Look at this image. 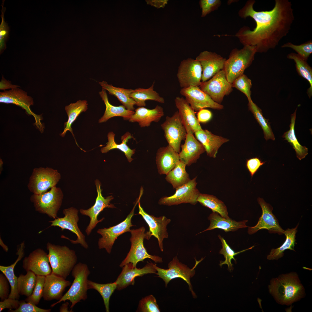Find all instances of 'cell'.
<instances>
[{
  "mask_svg": "<svg viewBox=\"0 0 312 312\" xmlns=\"http://www.w3.org/2000/svg\"><path fill=\"white\" fill-rule=\"evenodd\" d=\"M180 94L185 97V99L196 112L205 108L220 110L223 106L214 101L199 86H190L181 88Z\"/></svg>",
  "mask_w": 312,
  "mask_h": 312,
  "instance_id": "obj_18",
  "label": "cell"
},
{
  "mask_svg": "<svg viewBox=\"0 0 312 312\" xmlns=\"http://www.w3.org/2000/svg\"><path fill=\"white\" fill-rule=\"evenodd\" d=\"M130 232L131 235L130 239L131 244V248L126 257L120 264V267L122 268L126 264L130 263L133 266L136 267L138 262H144L146 258L151 259L155 263L163 262L161 257L148 254L144 246V239H149L152 236L149 231L145 233V229L142 226L137 229L131 230Z\"/></svg>",
  "mask_w": 312,
  "mask_h": 312,
  "instance_id": "obj_6",
  "label": "cell"
},
{
  "mask_svg": "<svg viewBox=\"0 0 312 312\" xmlns=\"http://www.w3.org/2000/svg\"><path fill=\"white\" fill-rule=\"evenodd\" d=\"M137 311L141 312H160L156 299L152 295L142 298L140 300Z\"/></svg>",
  "mask_w": 312,
  "mask_h": 312,
  "instance_id": "obj_49",
  "label": "cell"
},
{
  "mask_svg": "<svg viewBox=\"0 0 312 312\" xmlns=\"http://www.w3.org/2000/svg\"><path fill=\"white\" fill-rule=\"evenodd\" d=\"M180 160L179 153L169 145L160 148L157 151L156 158L159 173L167 174Z\"/></svg>",
  "mask_w": 312,
  "mask_h": 312,
  "instance_id": "obj_27",
  "label": "cell"
},
{
  "mask_svg": "<svg viewBox=\"0 0 312 312\" xmlns=\"http://www.w3.org/2000/svg\"><path fill=\"white\" fill-rule=\"evenodd\" d=\"M142 195L140 194L139 197L132 210L123 221L115 226L108 228L99 229L97 231V233L102 236L99 239L98 242L99 249L105 248L108 253L110 254L115 241L117 237L125 233L130 232V227L133 226L131 223V218L134 214L135 207L140 201Z\"/></svg>",
  "mask_w": 312,
  "mask_h": 312,
  "instance_id": "obj_11",
  "label": "cell"
},
{
  "mask_svg": "<svg viewBox=\"0 0 312 312\" xmlns=\"http://www.w3.org/2000/svg\"><path fill=\"white\" fill-rule=\"evenodd\" d=\"M63 197L61 189L55 186L49 192L33 194L30 200L36 211L55 219L57 218V212L61 205Z\"/></svg>",
  "mask_w": 312,
  "mask_h": 312,
  "instance_id": "obj_8",
  "label": "cell"
},
{
  "mask_svg": "<svg viewBox=\"0 0 312 312\" xmlns=\"http://www.w3.org/2000/svg\"><path fill=\"white\" fill-rule=\"evenodd\" d=\"M154 83L148 88H138L131 93L130 97L134 101L135 105L139 107H145V101L147 100H153L161 103H165L164 99L154 90Z\"/></svg>",
  "mask_w": 312,
  "mask_h": 312,
  "instance_id": "obj_36",
  "label": "cell"
},
{
  "mask_svg": "<svg viewBox=\"0 0 312 312\" xmlns=\"http://www.w3.org/2000/svg\"><path fill=\"white\" fill-rule=\"evenodd\" d=\"M99 83L103 89L108 92L109 94L116 96L127 109L134 111L135 102L129 96L130 94L134 90L115 87L112 84H108L107 82L104 81L99 82Z\"/></svg>",
  "mask_w": 312,
  "mask_h": 312,
  "instance_id": "obj_34",
  "label": "cell"
},
{
  "mask_svg": "<svg viewBox=\"0 0 312 312\" xmlns=\"http://www.w3.org/2000/svg\"><path fill=\"white\" fill-rule=\"evenodd\" d=\"M269 293L276 302L290 305L304 297V289L295 272L282 274L272 279L268 285Z\"/></svg>",
  "mask_w": 312,
  "mask_h": 312,
  "instance_id": "obj_2",
  "label": "cell"
},
{
  "mask_svg": "<svg viewBox=\"0 0 312 312\" xmlns=\"http://www.w3.org/2000/svg\"><path fill=\"white\" fill-rule=\"evenodd\" d=\"M69 303L68 302H65L60 307L59 311L60 312H69L68 310V306Z\"/></svg>",
  "mask_w": 312,
  "mask_h": 312,
  "instance_id": "obj_59",
  "label": "cell"
},
{
  "mask_svg": "<svg viewBox=\"0 0 312 312\" xmlns=\"http://www.w3.org/2000/svg\"><path fill=\"white\" fill-rule=\"evenodd\" d=\"M298 224L296 226L291 229H287L285 231L284 234L286 237V240L283 244L276 249L273 248L269 254L267 256V259L269 260H277L284 255V252L287 249L295 251L294 247L296 242V235L297 231Z\"/></svg>",
  "mask_w": 312,
  "mask_h": 312,
  "instance_id": "obj_38",
  "label": "cell"
},
{
  "mask_svg": "<svg viewBox=\"0 0 312 312\" xmlns=\"http://www.w3.org/2000/svg\"><path fill=\"white\" fill-rule=\"evenodd\" d=\"M78 210L73 207L65 209L63 210L64 215V217L58 218L49 222L51 224L49 227L57 226L61 228L62 231L68 229L76 235L77 238L75 240H70L73 244H80L86 249L88 247V245L85 240V236L83 234L78 227L77 223L79 220L78 215Z\"/></svg>",
  "mask_w": 312,
  "mask_h": 312,
  "instance_id": "obj_16",
  "label": "cell"
},
{
  "mask_svg": "<svg viewBox=\"0 0 312 312\" xmlns=\"http://www.w3.org/2000/svg\"><path fill=\"white\" fill-rule=\"evenodd\" d=\"M199 3L202 10L201 17H204L217 9L220 6L221 1L220 0H201Z\"/></svg>",
  "mask_w": 312,
  "mask_h": 312,
  "instance_id": "obj_52",
  "label": "cell"
},
{
  "mask_svg": "<svg viewBox=\"0 0 312 312\" xmlns=\"http://www.w3.org/2000/svg\"><path fill=\"white\" fill-rule=\"evenodd\" d=\"M164 115L163 107L158 105L152 109L139 107L135 109V113L129 121L131 122H138L141 127H148L153 122H159Z\"/></svg>",
  "mask_w": 312,
  "mask_h": 312,
  "instance_id": "obj_29",
  "label": "cell"
},
{
  "mask_svg": "<svg viewBox=\"0 0 312 312\" xmlns=\"http://www.w3.org/2000/svg\"><path fill=\"white\" fill-rule=\"evenodd\" d=\"M5 0L2 1L1 10V22L0 25V53L1 54L6 49V42L9 38L10 31L9 27L5 22L4 14L6 8L3 6Z\"/></svg>",
  "mask_w": 312,
  "mask_h": 312,
  "instance_id": "obj_50",
  "label": "cell"
},
{
  "mask_svg": "<svg viewBox=\"0 0 312 312\" xmlns=\"http://www.w3.org/2000/svg\"><path fill=\"white\" fill-rule=\"evenodd\" d=\"M198 202L202 205L211 209L222 217L229 218L227 208L223 202L216 196L207 194L200 193L197 199Z\"/></svg>",
  "mask_w": 312,
  "mask_h": 312,
  "instance_id": "obj_40",
  "label": "cell"
},
{
  "mask_svg": "<svg viewBox=\"0 0 312 312\" xmlns=\"http://www.w3.org/2000/svg\"><path fill=\"white\" fill-rule=\"evenodd\" d=\"M232 84L233 87L235 88L246 95L248 100L252 99V82L246 75L244 74L236 78Z\"/></svg>",
  "mask_w": 312,
  "mask_h": 312,
  "instance_id": "obj_47",
  "label": "cell"
},
{
  "mask_svg": "<svg viewBox=\"0 0 312 312\" xmlns=\"http://www.w3.org/2000/svg\"><path fill=\"white\" fill-rule=\"evenodd\" d=\"M139 214L140 215L148 225L152 235L156 238L158 241L159 248L161 251L164 250L163 240L167 238L168 234L167 231V225L170 223L171 220L164 216L156 217L146 212L141 207L140 201L138 202Z\"/></svg>",
  "mask_w": 312,
  "mask_h": 312,
  "instance_id": "obj_23",
  "label": "cell"
},
{
  "mask_svg": "<svg viewBox=\"0 0 312 312\" xmlns=\"http://www.w3.org/2000/svg\"><path fill=\"white\" fill-rule=\"evenodd\" d=\"M115 136V134L112 131L108 133V142L105 146L101 149V152L103 153H106L111 150L118 149L124 153L128 161L131 162L133 159L131 157L135 154V149H131L127 143L129 139L133 137L129 132H127L121 136L122 142L120 144H117L114 140Z\"/></svg>",
  "mask_w": 312,
  "mask_h": 312,
  "instance_id": "obj_32",
  "label": "cell"
},
{
  "mask_svg": "<svg viewBox=\"0 0 312 312\" xmlns=\"http://www.w3.org/2000/svg\"><path fill=\"white\" fill-rule=\"evenodd\" d=\"M265 161H262L258 157H255L247 159L246 162V167L252 177L257 171Z\"/></svg>",
  "mask_w": 312,
  "mask_h": 312,
  "instance_id": "obj_54",
  "label": "cell"
},
{
  "mask_svg": "<svg viewBox=\"0 0 312 312\" xmlns=\"http://www.w3.org/2000/svg\"><path fill=\"white\" fill-rule=\"evenodd\" d=\"M151 262H148L142 268H138L131 263L125 265L122 270L114 282L117 285L116 289L121 290L130 285H133L135 279L138 276H142L148 274H155L157 270Z\"/></svg>",
  "mask_w": 312,
  "mask_h": 312,
  "instance_id": "obj_22",
  "label": "cell"
},
{
  "mask_svg": "<svg viewBox=\"0 0 312 312\" xmlns=\"http://www.w3.org/2000/svg\"><path fill=\"white\" fill-rule=\"evenodd\" d=\"M0 102L13 104L21 107L28 115L34 117L35 125L41 132H43L44 127L41 121L42 117L34 114L30 109V106L34 104L33 100L31 97L27 95L26 92L18 87L4 90L0 93Z\"/></svg>",
  "mask_w": 312,
  "mask_h": 312,
  "instance_id": "obj_12",
  "label": "cell"
},
{
  "mask_svg": "<svg viewBox=\"0 0 312 312\" xmlns=\"http://www.w3.org/2000/svg\"><path fill=\"white\" fill-rule=\"evenodd\" d=\"M208 218L210 221L209 226L207 229L199 233L216 228L223 230L227 232L235 231L240 228L247 227L246 225V223L248 221L247 220L237 222L230 218H226L222 217L216 212H212Z\"/></svg>",
  "mask_w": 312,
  "mask_h": 312,
  "instance_id": "obj_30",
  "label": "cell"
},
{
  "mask_svg": "<svg viewBox=\"0 0 312 312\" xmlns=\"http://www.w3.org/2000/svg\"><path fill=\"white\" fill-rule=\"evenodd\" d=\"M161 126L168 145L179 153L181 142L185 140L187 133L178 111L171 117L167 116Z\"/></svg>",
  "mask_w": 312,
  "mask_h": 312,
  "instance_id": "obj_10",
  "label": "cell"
},
{
  "mask_svg": "<svg viewBox=\"0 0 312 312\" xmlns=\"http://www.w3.org/2000/svg\"><path fill=\"white\" fill-rule=\"evenodd\" d=\"M203 259L202 258L201 260L198 261L196 260V264L192 269H190L187 265L180 262L177 256L174 257L169 263L168 269L159 268L155 264H154L153 265L157 270L156 274L158 276L157 277L162 279L165 282L166 286L172 279L180 278L187 284L192 296L194 298H195L196 296L193 291L190 279L195 275V268Z\"/></svg>",
  "mask_w": 312,
  "mask_h": 312,
  "instance_id": "obj_7",
  "label": "cell"
},
{
  "mask_svg": "<svg viewBox=\"0 0 312 312\" xmlns=\"http://www.w3.org/2000/svg\"><path fill=\"white\" fill-rule=\"evenodd\" d=\"M23 262L24 270L31 271L36 275L46 276L52 273L48 254L41 248L33 251L24 258Z\"/></svg>",
  "mask_w": 312,
  "mask_h": 312,
  "instance_id": "obj_20",
  "label": "cell"
},
{
  "mask_svg": "<svg viewBox=\"0 0 312 312\" xmlns=\"http://www.w3.org/2000/svg\"><path fill=\"white\" fill-rule=\"evenodd\" d=\"M51 309H44L39 308L36 305L29 302H25L22 300L20 301L19 307L15 310L9 309L10 312H50Z\"/></svg>",
  "mask_w": 312,
  "mask_h": 312,
  "instance_id": "obj_51",
  "label": "cell"
},
{
  "mask_svg": "<svg viewBox=\"0 0 312 312\" xmlns=\"http://www.w3.org/2000/svg\"><path fill=\"white\" fill-rule=\"evenodd\" d=\"M25 244L22 243L17 252L18 257L15 262L8 266H0V270L6 276L11 286V291L9 298L19 299L20 295L17 289V277L15 275L14 269L18 262L21 260L24 255Z\"/></svg>",
  "mask_w": 312,
  "mask_h": 312,
  "instance_id": "obj_33",
  "label": "cell"
},
{
  "mask_svg": "<svg viewBox=\"0 0 312 312\" xmlns=\"http://www.w3.org/2000/svg\"><path fill=\"white\" fill-rule=\"evenodd\" d=\"M0 245L2 247L3 250L6 252H7L8 250V247L5 245L2 242V241L0 239Z\"/></svg>",
  "mask_w": 312,
  "mask_h": 312,
  "instance_id": "obj_60",
  "label": "cell"
},
{
  "mask_svg": "<svg viewBox=\"0 0 312 312\" xmlns=\"http://www.w3.org/2000/svg\"><path fill=\"white\" fill-rule=\"evenodd\" d=\"M71 284L70 281L51 273L45 276L42 297L46 301L59 300L66 288Z\"/></svg>",
  "mask_w": 312,
  "mask_h": 312,
  "instance_id": "obj_25",
  "label": "cell"
},
{
  "mask_svg": "<svg viewBox=\"0 0 312 312\" xmlns=\"http://www.w3.org/2000/svg\"><path fill=\"white\" fill-rule=\"evenodd\" d=\"M168 1L163 0H150L148 1V3L157 8L164 7L167 3Z\"/></svg>",
  "mask_w": 312,
  "mask_h": 312,
  "instance_id": "obj_58",
  "label": "cell"
},
{
  "mask_svg": "<svg viewBox=\"0 0 312 312\" xmlns=\"http://www.w3.org/2000/svg\"><path fill=\"white\" fill-rule=\"evenodd\" d=\"M184 144L181 145V150L179 153L180 160L186 166L196 163L205 149L202 144L193 134H187Z\"/></svg>",
  "mask_w": 312,
  "mask_h": 312,
  "instance_id": "obj_26",
  "label": "cell"
},
{
  "mask_svg": "<svg viewBox=\"0 0 312 312\" xmlns=\"http://www.w3.org/2000/svg\"><path fill=\"white\" fill-rule=\"evenodd\" d=\"M186 166L184 162L180 160L175 167L166 174V180L176 190L191 180L186 170Z\"/></svg>",
  "mask_w": 312,
  "mask_h": 312,
  "instance_id": "obj_37",
  "label": "cell"
},
{
  "mask_svg": "<svg viewBox=\"0 0 312 312\" xmlns=\"http://www.w3.org/2000/svg\"><path fill=\"white\" fill-rule=\"evenodd\" d=\"M90 272L87 264L79 262L73 269L71 274L74 280L70 288L57 302L52 304L53 307L62 302L69 300L71 303V309L74 306L81 300L84 301L87 298L88 277Z\"/></svg>",
  "mask_w": 312,
  "mask_h": 312,
  "instance_id": "obj_4",
  "label": "cell"
},
{
  "mask_svg": "<svg viewBox=\"0 0 312 312\" xmlns=\"http://www.w3.org/2000/svg\"><path fill=\"white\" fill-rule=\"evenodd\" d=\"M195 138L203 146L207 156L215 158L220 147L229 140L213 134L207 129L196 131L194 133Z\"/></svg>",
  "mask_w": 312,
  "mask_h": 312,
  "instance_id": "obj_28",
  "label": "cell"
},
{
  "mask_svg": "<svg viewBox=\"0 0 312 312\" xmlns=\"http://www.w3.org/2000/svg\"><path fill=\"white\" fill-rule=\"evenodd\" d=\"M248 101L249 110L253 114L255 118L263 129L265 139L266 141L269 139L274 141L275 139L274 135L268 120L263 117L261 110L253 102L252 99L248 100Z\"/></svg>",
  "mask_w": 312,
  "mask_h": 312,
  "instance_id": "obj_42",
  "label": "cell"
},
{
  "mask_svg": "<svg viewBox=\"0 0 312 312\" xmlns=\"http://www.w3.org/2000/svg\"><path fill=\"white\" fill-rule=\"evenodd\" d=\"M47 248L52 273L66 279L76 264L77 257L75 251L67 246L48 242Z\"/></svg>",
  "mask_w": 312,
  "mask_h": 312,
  "instance_id": "obj_3",
  "label": "cell"
},
{
  "mask_svg": "<svg viewBox=\"0 0 312 312\" xmlns=\"http://www.w3.org/2000/svg\"><path fill=\"white\" fill-rule=\"evenodd\" d=\"M36 276L31 271L24 275L20 274L17 277V289L20 295L27 297L32 294L36 283Z\"/></svg>",
  "mask_w": 312,
  "mask_h": 312,
  "instance_id": "obj_43",
  "label": "cell"
},
{
  "mask_svg": "<svg viewBox=\"0 0 312 312\" xmlns=\"http://www.w3.org/2000/svg\"><path fill=\"white\" fill-rule=\"evenodd\" d=\"M36 283L31 294L27 297L25 301L36 305H38L43 297L45 276L36 275Z\"/></svg>",
  "mask_w": 312,
  "mask_h": 312,
  "instance_id": "obj_46",
  "label": "cell"
},
{
  "mask_svg": "<svg viewBox=\"0 0 312 312\" xmlns=\"http://www.w3.org/2000/svg\"><path fill=\"white\" fill-rule=\"evenodd\" d=\"M99 93L106 106L104 114L99 120V123L106 122L109 119L115 116L122 117L124 120H129L135 113V111L127 109L123 105L114 106L111 105L109 101L107 93L104 89L102 88Z\"/></svg>",
  "mask_w": 312,
  "mask_h": 312,
  "instance_id": "obj_31",
  "label": "cell"
},
{
  "mask_svg": "<svg viewBox=\"0 0 312 312\" xmlns=\"http://www.w3.org/2000/svg\"><path fill=\"white\" fill-rule=\"evenodd\" d=\"M254 0L247 1L238 12L242 18H252L256 23L253 30L247 26L241 28L235 36L244 46H255L256 52L265 53L274 49L289 33L294 20L291 2L275 0L274 8L269 11H257Z\"/></svg>",
  "mask_w": 312,
  "mask_h": 312,
  "instance_id": "obj_1",
  "label": "cell"
},
{
  "mask_svg": "<svg viewBox=\"0 0 312 312\" xmlns=\"http://www.w3.org/2000/svg\"><path fill=\"white\" fill-rule=\"evenodd\" d=\"M199 87L216 102L220 104L225 96L232 90V84L227 80L223 70H221L209 80L201 82Z\"/></svg>",
  "mask_w": 312,
  "mask_h": 312,
  "instance_id": "obj_13",
  "label": "cell"
},
{
  "mask_svg": "<svg viewBox=\"0 0 312 312\" xmlns=\"http://www.w3.org/2000/svg\"><path fill=\"white\" fill-rule=\"evenodd\" d=\"M19 87L18 85L12 84L10 81L7 80L2 76L0 82V90H5L9 89H12Z\"/></svg>",
  "mask_w": 312,
  "mask_h": 312,
  "instance_id": "obj_57",
  "label": "cell"
},
{
  "mask_svg": "<svg viewBox=\"0 0 312 312\" xmlns=\"http://www.w3.org/2000/svg\"><path fill=\"white\" fill-rule=\"evenodd\" d=\"M2 161H0V174L1 173V172L2 170Z\"/></svg>",
  "mask_w": 312,
  "mask_h": 312,
  "instance_id": "obj_61",
  "label": "cell"
},
{
  "mask_svg": "<svg viewBox=\"0 0 312 312\" xmlns=\"http://www.w3.org/2000/svg\"><path fill=\"white\" fill-rule=\"evenodd\" d=\"M288 59L293 60L296 64L297 71L299 75L307 80L309 82L310 87L307 90V93L310 98L312 95V69L306 61L297 54L291 53L287 56Z\"/></svg>",
  "mask_w": 312,
  "mask_h": 312,
  "instance_id": "obj_41",
  "label": "cell"
},
{
  "mask_svg": "<svg viewBox=\"0 0 312 312\" xmlns=\"http://www.w3.org/2000/svg\"><path fill=\"white\" fill-rule=\"evenodd\" d=\"M60 178L61 175L57 170L49 167L35 168L30 177L28 187L34 194H41L55 186Z\"/></svg>",
  "mask_w": 312,
  "mask_h": 312,
  "instance_id": "obj_9",
  "label": "cell"
},
{
  "mask_svg": "<svg viewBox=\"0 0 312 312\" xmlns=\"http://www.w3.org/2000/svg\"><path fill=\"white\" fill-rule=\"evenodd\" d=\"M212 114L209 110L203 109L198 112L197 118L199 122L205 123L208 122L211 119Z\"/></svg>",
  "mask_w": 312,
  "mask_h": 312,
  "instance_id": "obj_56",
  "label": "cell"
},
{
  "mask_svg": "<svg viewBox=\"0 0 312 312\" xmlns=\"http://www.w3.org/2000/svg\"><path fill=\"white\" fill-rule=\"evenodd\" d=\"M202 69L196 59L189 58L183 60L178 68L177 76L181 88L190 86H199L201 82Z\"/></svg>",
  "mask_w": 312,
  "mask_h": 312,
  "instance_id": "obj_14",
  "label": "cell"
},
{
  "mask_svg": "<svg viewBox=\"0 0 312 312\" xmlns=\"http://www.w3.org/2000/svg\"><path fill=\"white\" fill-rule=\"evenodd\" d=\"M88 289H93L98 291L101 296L106 312L109 311V303L110 298L115 290L117 285L114 282L106 284H100L88 280Z\"/></svg>",
  "mask_w": 312,
  "mask_h": 312,
  "instance_id": "obj_44",
  "label": "cell"
},
{
  "mask_svg": "<svg viewBox=\"0 0 312 312\" xmlns=\"http://www.w3.org/2000/svg\"><path fill=\"white\" fill-rule=\"evenodd\" d=\"M196 59L199 61L202 68V82L208 80L223 70L226 60L215 52L207 51L200 52Z\"/></svg>",
  "mask_w": 312,
  "mask_h": 312,
  "instance_id": "obj_21",
  "label": "cell"
},
{
  "mask_svg": "<svg viewBox=\"0 0 312 312\" xmlns=\"http://www.w3.org/2000/svg\"><path fill=\"white\" fill-rule=\"evenodd\" d=\"M20 301L18 299L8 298L0 302V312L5 309H17L19 306Z\"/></svg>",
  "mask_w": 312,
  "mask_h": 312,
  "instance_id": "obj_55",
  "label": "cell"
},
{
  "mask_svg": "<svg viewBox=\"0 0 312 312\" xmlns=\"http://www.w3.org/2000/svg\"><path fill=\"white\" fill-rule=\"evenodd\" d=\"M95 183L97 196L94 204L87 209H80V212L82 214L88 216L90 218L89 224L86 230V232L88 235L90 234L97 224L104 219V218L99 220L97 219L98 216L101 211L106 208H116L114 205L110 203L111 201L114 199V197L112 196H110L104 197L101 193V182L98 180L96 179L95 181Z\"/></svg>",
  "mask_w": 312,
  "mask_h": 312,
  "instance_id": "obj_19",
  "label": "cell"
},
{
  "mask_svg": "<svg viewBox=\"0 0 312 312\" xmlns=\"http://www.w3.org/2000/svg\"><path fill=\"white\" fill-rule=\"evenodd\" d=\"M197 177H196L186 184L177 189L173 195L161 197L158 203L168 206L182 203L196 205L198 203L197 199L200 193L196 187Z\"/></svg>",
  "mask_w": 312,
  "mask_h": 312,
  "instance_id": "obj_15",
  "label": "cell"
},
{
  "mask_svg": "<svg viewBox=\"0 0 312 312\" xmlns=\"http://www.w3.org/2000/svg\"><path fill=\"white\" fill-rule=\"evenodd\" d=\"M9 282L5 275L3 273L0 274V298L3 301L9 297Z\"/></svg>",
  "mask_w": 312,
  "mask_h": 312,
  "instance_id": "obj_53",
  "label": "cell"
},
{
  "mask_svg": "<svg viewBox=\"0 0 312 312\" xmlns=\"http://www.w3.org/2000/svg\"><path fill=\"white\" fill-rule=\"evenodd\" d=\"M256 53L255 47L246 45L241 49L235 48L226 60L223 70L228 81L232 83L251 64Z\"/></svg>",
  "mask_w": 312,
  "mask_h": 312,
  "instance_id": "obj_5",
  "label": "cell"
},
{
  "mask_svg": "<svg viewBox=\"0 0 312 312\" xmlns=\"http://www.w3.org/2000/svg\"><path fill=\"white\" fill-rule=\"evenodd\" d=\"M257 201L262 209V215L256 225L248 227V234L252 235L261 229L268 230L270 233L284 234L285 230L280 226L278 219L272 212V207L263 198L259 197Z\"/></svg>",
  "mask_w": 312,
  "mask_h": 312,
  "instance_id": "obj_17",
  "label": "cell"
},
{
  "mask_svg": "<svg viewBox=\"0 0 312 312\" xmlns=\"http://www.w3.org/2000/svg\"><path fill=\"white\" fill-rule=\"evenodd\" d=\"M297 108L291 115V123L289 129L284 133L283 137L287 140L295 150L297 157L300 160L304 158L308 154V149L305 146L301 145L298 141L295 131V125Z\"/></svg>",
  "mask_w": 312,
  "mask_h": 312,
  "instance_id": "obj_39",
  "label": "cell"
},
{
  "mask_svg": "<svg viewBox=\"0 0 312 312\" xmlns=\"http://www.w3.org/2000/svg\"><path fill=\"white\" fill-rule=\"evenodd\" d=\"M282 48H290L296 51L302 59L307 61L312 53V41L310 40L299 45L288 42L281 46Z\"/></svg>",
  "mask_w": 312,
  "mask_h": 312,
  "instance_id": "obj_48",
  "label": "cell"
},
{
  "mask_svg": "<svg viewBox=\"0 0 312 312\" xmlns=\"http://www.w3.org/2000/svg\"><path fill=\"white\" fill-rule=\"evenodd\" d=\"M174 102L187 134L193 135L196 131L203 129L196 116L195 112L185 99L177 96Z\"/></svg>",
  "mask_w": 312,
  "mask_h": 312,
  "instance_id": "obj_24",
  "label": "cell"
},
{
  "mask_svg": "<svg viewBox=\"0 0 312 312\" xmlns=\"http://www.w3.org/2000/svg\"><path fill=\"white\" fill-rule=\"evenodd\" d=\"M218 236L221 242L222 246V248L220 251L219 253L223 255L225 258L224 261H220L219 265L222 267L224 264H227L228 267V269L230 272L233 269V264L231 262L232 259L234 260L235 263L236 262V260L234 258V256L241 252L251 249L254 246H253L246 249L235 252L231 248L223 237L220 235H218Z\"/></svg>",
  "mask_w": 312,
  "mask_h": 312,
  "instance_id": "obj_45",
  "label": "cell"
},
{
  "mask_svg": "<svg viewBox=\"0 0 312 312\" xmlns=\"http://www.w3.org/2000/svg\"><path fill=\"white\" fill-rule=\"evenodd\" d=\"M87 101L86 100H79L75 103H70L65 107V109L67 114L68 119L67 122L64 123V128L63 131L60 134L62 137H64L68 131H69L75 139L71 125L81 113L85 112L88 109Z\"/></svg>",
  "mask_w": 312,
  "mask_h": 312,
  "instance_id": "obj_35",
  "label": "cell"
}]
</instances>
